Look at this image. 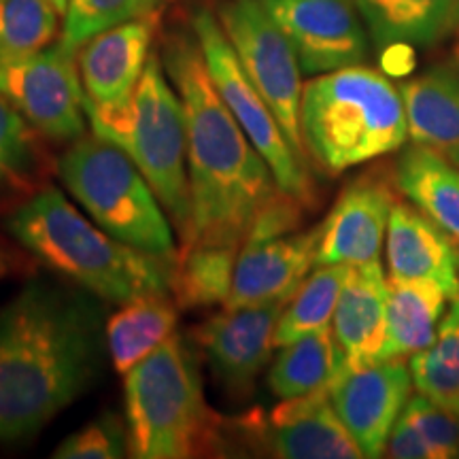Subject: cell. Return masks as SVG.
Instances as JSON below:
<instances>
[{
	"instance_id": "30bf717a",
	"label": "cell",
	"mask_w": 459,
	"mask_h": 459,
	"mask_svg": "<svg viewBox=\"0 0 459 459\" xmlns=\"http://www.w3.org/2000/svg\"><path fill=\"white\" fill-rule=\"evenodd\" d=\"M77 51L57 41L0 66V94L51 141H77L85 134L88 115Z\"/></svg>"
},
{
	"instance_id": "f1b7e54d",
	"label": "cell",
	"mask_w": 459,
	"mask_h": 459,
	"mask_svg": "<svg viewBox=\"0 0 459 459\" xmlns=\"http://www.w3.org/2000/svg\"><path fill=\"white\" fill-rule=\"evenodd\" d=\"M60 17L49 0H0V66L49 48Z\"/></svg>"
},
{
	"instance_id": "e575fe53",
	"label": "cell",
	"mask_w": 459,
	"mask_h": 459,
	"mask_svg": "<svg viewBox=\"0 0 459 459\" xmlns=\"http://www.w3.org/2000/svg\"><path fill=\"white\" fill-rule=\"evenodd\" d=\"M385 455L394 459H436L432 446L404 412L394 423L392 434L387 438Z\"/></svg>"
},
{
	"instance_id": "e0dca14e",
	"label": "cell",
	"mask_w": 459,
	"mask_h": 459,
	"mask_svg": "<svg viewBox=\"0 0 459 459\" xmlns=\"http://www.w3.org/2000/svg\"><path fill=\"white\" fill-rule=\"evenodd\" d=\"M264 446L283 459H359V446L330 402V387L283 400L257 428Z\"/></svg>"
},
{
	"instance_id": "83f0119b",
	"label": "cell",
	"mask_w": 459,
	"mask_h": 459,
	"mask_svg": "<svg viewBox=\"0 0 459 459\" xmlns=\"http://www.w3.org/2000/svg\"><path fill=\"white\" fill-rule=\"evenodd\" d=\"M409 368L419 394L459 417V296L440 321L434 342L411 355Z\"/></svg>"
},
{
	"instance_id": "7a4b0ae2",
	"label": "cell",
	"mask_w": 459,
	"mask_h": 459,
	"mask_svg": "<svg viewBox=\"0 0 459 459\" xmlns=\"http://www.w3.org/2000/svg\"><path fill=\"white\" fill-rule=\"evenodd\" d=\"M164 68L181 96L187 132L192 221L179 254L209 245L240 249L255 217L283 189L215 88L196 34H172Z\"/></svg>"
},
{
	"instance_id": "74e56055",
	"label": "cell",
	"mask_w": 459,
	"mask_h": 459,
	"mask_svg": "<svg viewBox=\"0 0 459 459\" xmlns=\"http://www.w3.org/2000/svg\"><path fill=\"white\" fill-rule=\"evenodd\" d=\"M455 57H457V65H459V28H457V41H455Z\"/></svg>"
},
{
	"instance_id": "cb8c5ba5",
	"label": "cell",
	"mask_w": 459,
	"mask_h": 459,
	"mask_svg": "<svg viewBox=\"0 0 459 459\" xmlns=\"http://www.w3.org/2000/svg\"><path fill=\"white\" fill-rule=\"evenodd\" d=\"M177 317L179 307L166 291L122 304L105 325L107 349L115 370L126 375L149 353L156 351L166 338L175 334Z\"/></svg>"
},
{
	"instance_id": "9c48e42d",
	"label": "cell",
	"mask_w": 459,
	"mask_h": 459,
	"mask_svg": "<svg viewBox=\"0 0 459 459\" xmlns=\"http://www.w3.org/2000/svg\"><path fill=\"white\" fill-rule=\"evenodd\" d=\"M217 20L251 83L271 107L298 158L307 160L302 130V66L290 39L257 0H223Z\"/></svg>"
},
{
	"instance_id": "5bb4252c",
	"label": "cell",
	"mask_w": 459,
	"mask_h": 459,
	"mask_svg": "<svg viewBox=\"0 0 459 459\" xmlns=\"http://www.w3.org/2000/svg\"><path fill=\"white\" fill-rule=\"evenodd\" d=\"M394 204V189L381 177L349 183L319 226L317 264L359 266L378 260Z\"/></svg>"
},
{
	"instance_id": "ba28073f",
	"label": "cell",
	"mask_w": 459,
	"mask_h": 459,
	"mask_svg": "<svg viewBox=\"0 0 459 459\" xmlns=\"http://www.w3.org/2000/svg\"><path fill=\"white\" fill-rule=\"evenodd\" d=\"M192 30L203 49L215 88L220 90L223 102L260 156L271 166L277 186L285 194L300 200L304 206H313L315 189L307 172V162L298 158L271 107L251 83L220 20L211 11L198 9L192 17Z\"/></svg>"
},
{
	"instance_id": "5b68a950",
	"label": "cell",
	"mask_w": 459,
	"mask_h": 459,
	"mask_svg": "<svg viewBox=\"0 0 459 459\" xmlns=\"http://www.w3.org/2000/svg\"><path fill=\"white\" fill-rule=\"evenodd\" d=\"M85 115L96 136L117 145L139 166L181 240L186 238L192 221L186 111L158 56H149L128 102L96 107L85 100Z\"/></svg>"
},
{
	"instance_id": "7c38bea8",
	"label": "cell",
	"mask_w": 459,
	"mask_h": 459,
	"mask_svg": "<svg viewBox=\"0 0 459 459\" xmlns=\"http://www.w3.org/2000/svg\"><path fill=\"white\" fill-rule=\"evenodd\" d=\"M287 302L226 308L196 330V341L211 372L230 398H247L254 389L255 378L271 359L274 330Z\"/></svg>"
},
{
	"instance_id": "7402d4cb",
	"label": "cell",
	"mask_w": 459,
	"mask_h": 459,
	"mask_svg": "<svg viewBox=\"0 0 459 459\" xmlns=\"http://www.w3.org/2000/svg\"><path fill=\"white\" fill-rule=\"evenodd\" d=\"M449 294L432 281L387 279V325L381 359L415 355L434 342Z\"/></svg>"
},
{
	"instance_id": "9a60e30c",
	"label": "cell",
	"mask_w": 459,
	"mask_h": 459,
	"mask_svg": "<svg viewBox=\"0 0 459 459\" xmlns=\"http://www.w3.org/2000/svg\"><path fill=\"white\" fill-rule=\"evenodd\" d=\"M158 15L136 17L108 28L77 51L85 100L96 107H119L134 91L149 60Z\"/></svg>"
},
{
	"instance_id": "277c9868",
	"label": "cell",
	"mask_w": 459,
	"mask_h": 459,
	"mask_svg": "<svg viewBox=\"0 0 459 459\" xmlns=\"http://www.w3.org/2000/svg\"><path fill=\"white\" fill-rule=\"evenodd\" d=\"M300 130L307 153L330 177L387 156L409 136L400 88L361 65L321 73L304 85Z\"/></svg>"
},
{
	"instance_id": "ac0fdd59",
	"label": "cell",
	"mask_w": 459,
	"mask_h": 459,
	"mask_svg": "<svg viewBox=\"0 0 459 459\" xmlns=\"http://www.w3.org/2000/svg\"><path fill=\"white\" fill-rule=\"evenodd\" d=\"M389 279L432 281L459 296V254L453 238L415 204L395 203L387 226Z\"/></svg>"
},
{
	"instance_id": "8fae6325",
	"label": "cell",
	"mask_w": 459,
	"mask_h": 459,
	"mask_svg": "<svg viewBox=\"0 0 459 459\" xmlns=\"http://www.w3.org/2000/svg\"><path fill=\"white\" fill-rule=\"evenodd\" d=\"M294 48L302 73L361 65L368 34L355 0H257Z\"/></svg>"
},
{
	"instance_id": "d4e9b609",
	"label": "cell",
	"mask_w": 459,
	"mask_h": 459,
	"mask_svg": "<svg viewBox=\"0 0 459 459\" xmlns=\"http://www.w3.org/2000/svg\"><path fill=\"white\" fill-rule=\"evenodd\" d=\"M268 372V385L281 400H294L332 387L341 375L344 358L334 330L321 328L281 347Z\"/></svg>"
},
{
	"instance_id": "4fadbf2b",
	"label": "cell",
	"mask_w": 459,
	"mask_h": 459,
	"mask_svg": "<svg viewBox=\"0 0 459 459\" xmlns=\"http://www.w3.org/2000/svg\"><path fill=\"white\" fill-rule=\"evenodd\" d=\"M411 392L409 364L395 358L341 372L330 387V402L361 455L381 457Z\"/></svg>"
},
{
	"instance_id": "4316f807",
	"label": "cell",
	"mask_w": 459,
	"mask_h": 459,
	"mask_svg": "<svg viewBox=\"0 0 459 459\" xmlns=\"http://www.w3.org/2000/svg\"><path fill=\"white\" fill-rule=\"evenodd\" d=\"M351 268L349 264H317V268L307 274L281 313L274 330V349L315 330L328 328Z\"/></svg>"
},
{
	"instance_id": "603a6c76",
	"label": "cell",
	"mask_w": 459,
	"mask_h": 459,
	"mask_svg": "<svg viewBox=\"0 0 459 459\" xmlns=\"http://www.w3.org/2000/svg\"><path fill=\"white\" fill-rule=\"evenodd\" d=\"M395 187L459 243V169L434 149L412 143L395 164Z\"/></svg>"
},
{
	"instance_id": "1f68e13d",
	"label": "cell",
	"mask_w": 459,
	"mask_h": 459,
	"mask_svg": "<svg viewBox=\"0 0 459 459\" xmlns=\"http://www.w3.org/2000/svg\"><path fill=\"white\" fill-rule=\"evenodd\" d=\"M34 128L0 94V186L20 179L34 162Z\"/></svg>"
},
{
	"instance_id": "6da1fadb",
	"label": "cell",
	"mask_w": 459,
	"mask_h": 459,
	"mask_svg": "<svg viewBox=\"0 0 459 459\" xmlns=\"http://www.w3.org/2000/svg\"><path fill=\"white\" fill-rule=\"evenodd\" d=\"M91 298L32 281L0 308V443L34 436L96 383L107 334Z\"/></svg>"
},
{
	"instance_id": "52a82bcc",
	"label": "cell",
	"mask_w": 459,
	"mask_h": 459,
	"mask_svg": "<svg viewBox=\"0 0 459 459\" xmlns=\"http://www.w3.org/2000/svg\"><path fill=\"white\" fill-rule=\"evenodd\" d=\"M68 194L113 238L175 266L177 245L162 203L128 153L100 136H79L57 160Z\"/></svg>"
},
{
	"instance_id": "ffe728a7",
	"label": "cell",
	"mask_w": 459,
	"mask_h": 459,
	"mask_svg": "<svg viewBox=\"0 0 459 459\" xmlns=\"http://www.w3.org/2000/svg\"><path fill=\"white\" fill-rule=\"evenodd\" d=\"M412 143L459 169V66H434L400 85Z\"/></svg>"
},
{
	"instance_id": "d6a6232c",
	"label": "cell",
	"mask_w": 459,
	"mask_h": 459,
	"mask_svg": "<svg viewBox=\"0 0 459 459\" xmlns=\"http://www.w3.org/2000/svg\"><path fill=\"white\" fill-rule=\"evenodd\" d=\"M406 417L421 432L428 445L432 446L436 459L459 457V417L451 415L443 406L434 404L423 394L411 395L404 406Z\"/></svg>"
},
{
	"instance_id": "f546056e",
	"label": "cell",
	"mask_w": 459,
	"mask_h": 459,
	"mask_svg": "<svg viewBox=\"0 0 459 459\" xmlns=\"http://www.w3.org/2000/svg\"><path fill=\"white\" fill-rule=\"evenodd\" d=\"M158 0H71L65 13L62 41L79 49L108 28L156 13Z\"/></svg>"
},
{
	"instance_id": "d6986e66",
	"label": "cell",
	"mask_w": 459,
	"mask_h": 459,
	"mask_svg": "<svg viewBox=\"0 0 459 459\" xmlns=\"http://www.w3.org/2000/svg\"><path fill=\"white\" fill-rule=\"evenodd\" d=\"M387 325V279L381 262L351 268L334 311V336L344 364L341 372L378 361Z\"/></svg>"
},
{
	"instance_id": "8992f818",
	"label": "cell",
	"mask_w": 459,
	"mask_h": 459,
	"mask_svg": "<svg viewBox=\"0 0 459 459\" xmlns=\"http://www.w3.org/2000/svg\"><path fill=\"white\" fill-rule=\"evenodd\" d=\"M128 451L136 459L196 457L215 440L196 359L172 334L126 372Z\"/></svg>"
},
{
	"instance_id": "8d00e7d4",
	"label": "cell",
	"mask_w": 459,
	"mask_h": 459,
	"mask_svg": "<svg viewBox=\"0 0 459 459\" xmlns=\"http://www.w3.org/2000/svg\"><path fill=\"white\" fill-rule=\"evenodd\" d=\"M51 4H54L56 7V11L57 13H60L62 17H65V13H66V9H68V3H71V0H49Z\"/></svg>"
},
{
	"instance_id": "2e32d148",
	"label": "cell",
	"mask_w": 459,
	"mask_h": 459,
	"mask_svg": "<svg viewBox=\"0 0 459 459\" xmlns=\"http://www.w3.org/2000/svg\"><path fill=\"white\" fill-rule=\"evenodd\" d=\"M317 247L319 226L262 243H245L238 251L226 308L290 300L311 268L317 266Z\"/></svg>"
},
{
	"instance_id": "3957f363",
	"label": "cell",
	"mask_w": 459,
	"mask_h": 459,
	"mask_svg": "<svg viewBox=\"0 0 459 459\" xmlns=\"http://www.w3.org/2000/svg\"><path fill=\"white\" fill-rule=\"evenodd\" d=\"M4 226L45 266L100 300L122 307L170 290L172 264L113 238L79 213L57 187L34 194Z\"/></svg>"
},
{
	"instance_id": "d590c367",
	"label": "cell",
	"mask_w": 459,
	"mask_h": 459,
	"mask_svg": "<svg viewBox=\"0 0 459 459\" xmlns=\"http://www.w3.org/2000/svg\"><path fill=\"white\" fill-rule=\"evenodd\" d=\"M11 268H13V264H11V257L7 251L0 249V279L7 277V274L11 273Z\"/></svg>"
},
{
	"instance_id": "836d02e7",
	"label": "cell",
	"mask_w": 459,
	"mask_h": 459,
	"mask_svg": "<svg viewBox=\"0 0 459 459\" xmlns=\"http://www.w3.org/2000/svg\"><path fill=\"white\" fill-rule=\"evenodd\" d=\"M302 209L304 204L298 198L285 192L277 194L271 203L264 206L262 213L255 217L245 243H262V240H273L291 234L300 226Z\"/></svg>"
},
{
	"instance_id": "4dcf8cb0",
	"label": "cell",
	"mask_w": 459,
	"mask_h": 459,
	"mask_svg": "<svg viewBox=\"0 0 459 459\" xmlns=\"http://www.w3.org/2000/svg\"><path fill=\"white\" fill-rule=\"evenodd\" d=\"M128 451V432L117 415H102L66 440L51 453L57 459H119Z\"/></svg>"
},
{
	"instance_id": "484cf974",
	"label": "cell",
	"mask_w": 459,
	"mask_h": 459,
	"mask_svg": "<svg viewBox=\"0 0 459 459\" xmlns=\"http://www.w3.org/2000/svg\"><path fill=\"white\" fill-rule=\"evenodd\" d=\"M237 247H194L179 254L172 266L170 290L177 307L192 308L226 307L232 294L234 268H237Z\"/></svg>"
},
{
	"instance_id": "44dd1931",
	"label": "cell",
	"mask_w": 459,
	"mask_h": 459,
	"mask_svg": "<svg viewBox=\"0 0 459 459\" xmlns=\"http://www.w3.org/2000/svg\"><path fill=\"white\" fill-rule=\"evenodd\" d=\"M378 48H432L459 28V0H355Z\"/></svg>"
}]
</instances>
